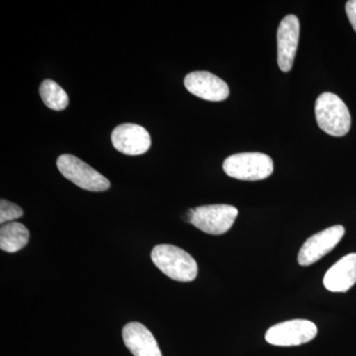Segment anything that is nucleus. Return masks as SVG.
<instances>
[{
  "mask_svg": "<svg viewBox=\"0 0 356 356\" xmlns=\"http://www.w3.org/2000/svg\"><path fill=\"white\" fill-rule=\"evenodd\" d=\"M152 261L161 273L179 282L197 277V262L188 252L172 245H159L152 252Z\"/></svg>",
  "mask_w": 356,
  "mask_h": 356,
  "instance_id": "1",
  "label": "nucleus"
},
{
  "mask_svg": "<svg viewBox=\"0 0 356 356\" xmlns=\"http://www.w3.org/2000/svg\"><path fill=\"white\" fill-rule=\"evenodd\" d=\"M224 172L229 177L247 181L266 179L273 172V161L261 153L232 154L222 163Z\"/></svg>",
  "mask_w": 356,
  "mask_h": 356,
  "instance_id": "4",
  "label": "nucleus"
},
{
  "mask_svg": "<svg viewBox=\"0 0 356 356\" xmlns=\"http://www.w3.org/2000/svg\"><path fill=\"white\" fill-rule=\"evenodd\" d=\"M300 22L290 14L281 20L277 30V63L282 72L291 70L298 48Z\"/></svg>",
  "mask_w": 356,
  "mask_h": 356,
  "instance_id": "9",
  "label": "nucleus"
},
{
  "mask_svg": "<svg viewBox=\"0 0 356 356\" xmlns=\"http://www.w3.org/2000/svg\"><path fill=\"white\" fill-rule=\"evenodd\" d=\"M346 229L341 225L324 229L312 236L300 250L298 262L301 266H309L330 254L343 238Z\"/></svg>",
  "mask_w": 356,
  "mask_h": 356,
  "instance_id": "7",
  "label": "nucleus"
},
{
  "mask_svg": "<svg viewBox=\"0 0 356 356\" xmlns=\"http://www.w3.org/2000/svg\"><path fill=\"white\" fill-rule=\"evenodd\" d=\"M317 325L308 320H291L271 327L266 334L267 343L276 346H296L313 341Z\"/></svg>",
  "mask_w": 356,
  "mask_h": 356,
  "instance_id": "6",
  "label": "nucleus"
},
{
  "mask_svg": "<svg viewBox=\"0 0 356 356\" xmlns=\"http://www.w3.org/2000/svg\"><path fill=\"white\" fill-rule=\"evenodd\" d=\"M238 215V211L234 206L216 204L188 210L184 219L204 233L219 236L232 228Z\"/></svg>",
  "mask_w": 356,
  "mask_h": 356,
  "instance_id": "3",
  "label": "nucleus"
},
{
  "mask_svg": "<svg viewBox=\"0 0 356 356\" xmlns=\"http://www.w3.org/2000/svg\"><path fill=\"white\" fill-rule=\"evenodd\" d=\"M356 283V254L339 259L327 271L324 285L329 291L348 292Z\"/></svg>",
  "mask_w": 356,
  "mask_h": 356,
  "instance_id": "12",
  "label": "nucleus"
},
{
  "mask_svg": "<svg viewBox=\"0 0 356 356\" xmlns=\"http://www.w3.org/2000/svg\"><path fill=\"white\" fill-rule=\"evenodd\" d=\"M122 334L124 343L134 355L163 356L153 334L140 323H129Z\"/></svg>",
  "mask_w": 356,
  "mask_h": 356,
  "instance_id": "11",
  "label": "nucleus"
},
{
  "mask_svg": "<svg viewBox=\"0 0 356 356\" xmlns=\"http://www.w3.org/2000/svg\"><path fill=\"white\" fill-rule=\"evenodd\" d=\"M346 10L348 20H350L351 26L356 32V0H350V1L346 2Z\"/></svg>",
  "mask_w": 356,
  "mask_h": 356,
  "instance_id": "16",
  "label": "nucleus"
},
{
  "mask_svg": "<svg viewBox=\"0 0 356 356\" xmlns=\"http://www.w3.org/2000/svg\"><path fill=\"white\" fill-rule=\"evenodd\" d=\"M111 140L117 151L127 156L147 153L152 144L151 136L146 129L132 123L122 124L115 128Z\"/></svg>",
  "mask_w": 356,
  "mask_h": 356,
  "instance_id": "8",
  "label": "nucleus"
},
{
  "mask_svg": "<svg viewBox=\"0 0 356 356\" xmlns=\"http://www.w3.org/2000/svg\"><path fill=\"white\" fill-rule=\"evenodd\" d=\"M184 86L192 95L208 102H222L229 95L228 84L209 72H193L184 79Z\"/></svg>",
  "mask_w": 356,
  "mask_h": 356,
  "instance_id": "10",
  "label": "nucleus"
},
{
  "mask_svg": "<svg viewBox=\"0 0 356 356\" xmlns=\"http://www.w3.org/2000/svg\"><path fill=\"white\" fill-rule=\"evenodd\" d=\"M23 216V211L19 206L2 199L0 201V222L2 225L13 222Z\"/></svg>",
  "mask_w": 356,
  "mask_h": 356,
  "instance_id": "15",
  "label": "nucleus"
},
{
  "mask_svg": "<svg viewBox=\"0 0 356 356\" xmlns=\"http://www.w3.org/2000/svg\"><path fill=\"white\" fill-rule=\"evenodd\" d=\"M318 127L334 137H343L350 132V110L339 96L332 92L322 93L315 105Z\"/></svg>",
  "mask_w": 356,
  "mask_h": 356,
  "instance_id": "2",
  "label": "nucleus"
},
{
  "mask_svg": "<svg viewBox=\"0 0 356 356\" xmlns=\"http://www.w3.org/2000/svg\"><path fill=\"white\" fill-rule=\"evenodd\" d=\"M57 165L67 179L84 191L100 192L110 188L106 177L72 154H62L58 159Z\"/></svg>",
  "mask_w": 356,
  "mask_h": 356,
  "instance_id": "5",
  "label": "nucleus"
},
{
  "mask_svg": "<svg viewBox=\"0 0 356 356\" xmlns=\"http://www.w3.org/2000/svg\"><path fill=\"white\" fill-rule=\"evenodd\" d=\"M28 241L29 231L21 222H7L0 228V248L4 252H19L27 245Z\"/></svg>",
  "mask_w": 356,
  "mask_h": 356,
  "instance_id": "13",
  "label": "nucleus"
},
{
  "mask_svg": "<svg viewBox=\"0 0 356 356\" xmlns=\"http://www.w3.org/2000/svg\"><path fill=\"white\" fill-rule=\"evenodd\" d=\"M39 92L42 100L48 108L55 111H62L69 105V96L64 88L51 79H47L42 83Z\"/></svg>",
  "mask_w": 356,
  "mask_h": 356,
  "instance_id": "14",
  "label": "nucleus"
}]
</instances>
